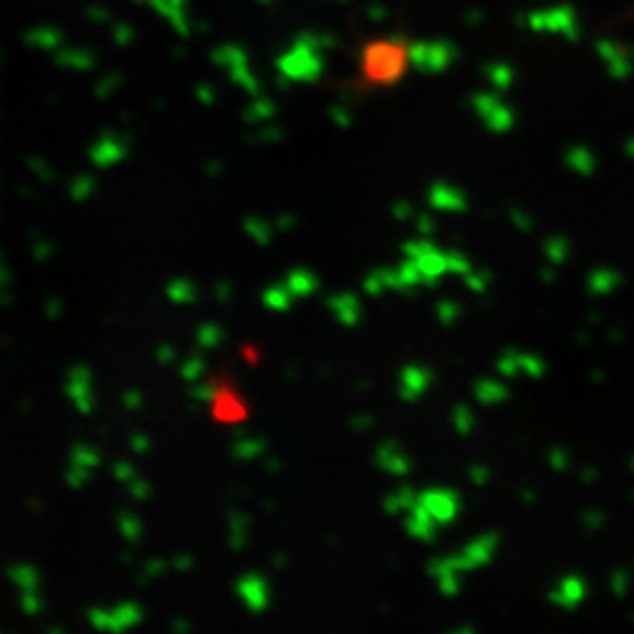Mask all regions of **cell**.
<instances>
[{
	"instance_id": "6da1fadb",
	"label": "cell",
	"mask_w": 634,
	"mask_h": 634,
	"mask_svg": "<svg viewBox=\"0 0 634 634\" xmlns=\"http://www.w3.org/2000/svg\"><path fill=\"white\" fill-rule=\"evenodd\" d=\"M416 64V43L402 38H379L363 47L359 82L367 88H390L400 82Z\"/></svg>"
}]
</instances>
